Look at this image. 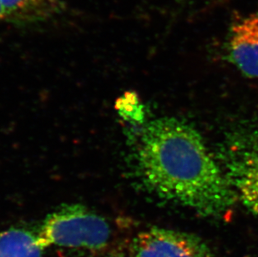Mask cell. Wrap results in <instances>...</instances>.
Masks as SVG:
<instances>
[{"label":"cell","mask_w":258,"mask_h":257,"mask_svg":"<svg viewBox=\"0 0 258 257\" xmlns=\"http://www.w3.org/2000/svg\"><path fill=\"white\" fill-rule=\"evenodd\" d=\"M35 233L43 249L53 245L99 251L110 243L111 227L86 206L71 204L49 214Z\"/></svg>","instance_id":"2"},{"label":"cell","mask_w":258,"mask_h":257,"mask_svg":"<svg viewBox=\"0 0 258 257\" xmlns=\"http://www.w3.org/2000/svg\"><path fill=\"white\" fill-rule=\"evenodd\" d=\"M217 158L237 200L258 216V121L242 122L230 130Z\"/></svg>","instance_id":"3"},{"label":"cell","mask_w":258,"mask_h":257,"mask_svg":"<svg viewBox=\"0 0 258 257\" xmlns=\"http://www.w3.org/2000/svg\"><path fill=\"white\" fill-rule=\"evenodd\" d=\"M36 233L13 227L0 232V257H44Z\"/></svg>","instance_id":"7"},{"label":"cell","mask_w":258,"mask_h":257,"mask_svg":"<svg viewBox=\"0 0 258 257\" xmlns=\"http://www.w3.org/2000/svg\"><path fill=\"white\" fill-rule=\"evenodd\" d=\"M116 109L119 110V115L126 120L140 124L143 122L144 107L134 93H126L123 97L119 98L116 103Z\"/></svg>","instance_id":"8"},{"label":"cell","mask_w":258,"mask_h":257,"mask_svg":"<svg viewBox=\"0 0 258 257\" xmlns=\"http://www.w3.org/2000/svg\"><path fill=\"white\" fill-rule=\"evenodd\" d=\"M254 257H258V255H256V256H254Z\"/></svg>","instance_id":"11"},{"label":"cell","mask_w":258,"mask_h":257,"mask_svg":"<svg viewBox=\"0 0 258 257\" xmlns=\"http://www.w3.org/2000/svg\"><path fill=\"white\" fill-rule=\"evenodd\" d=\"M228 50L231 61L244 76L258 80V14L231 27Z\"/></svg>","instance_id":"5"},{"label":"cell","mask_w":258,"mask_h":257,"mask_svg":"<svg viewBox=\"0 0 258 257\" xmlns=\"http://www.w3.org/2000/svg\"><path fill=\"white\" fill-rule=\"evenodd\" d=\"M133 174L148 194L200 216L222 218L237 201L217 158L184 119L161 117L135 134Z\"/></svg>","instance_id":"1"},{"label":"cell","mask_w":258,"mask_h":257,"mask_svg":"<svg viewBox=\"0 0 258 257\" xmlns=\"http://www.w3.org/2000/svg\"><path fill=\"white\" fill-rule=\"evenodd\" d=\"M0 22H5V13H4V9H3L1 0H0Z\"/></svg>","instance_id":"10"},{"label":"cell","mask_w":258,"mask_h":257,"mask_svg":"<svg viewBox=\"0 0 258 257\" xmlns=\"http://www.w3.org/2000/svg\"><path fill=\"white\" fill-rule=\"evenodd\" d=\"M106 257H130V255H125V253L122 250H115L110 251Z\"/></svg>","instance_id":"9"},{"label":"cell","mask_w":258,"mask_h":257,"mask_svg":"<svg viewBox=\"0 0 258 257\" xmlns=\"http://www.w3.org/2000/svg\"><path fill=\"white\" fill-rule=\"evenodd\" d=\"M130 257H213L209 245L192 233L152 227L132 240Z\"/></svg>","instance_id":"4"},{"label":"cell","mask_w":258,"mask_h":257,"mask_svg":"<svg viewBox=\"0 0 258 257\" xmlns=\"http://www.w3.org/2000/svg\"><path fill=\"white\" fill-rule=\"evenodd\" d=\"M5 22L19 26L50 22L63 15L62 0H1Z\"/></svg>","instance_id":"6"}]
</instances>
